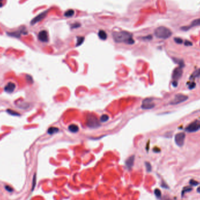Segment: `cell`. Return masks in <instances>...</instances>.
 I'll return each mask as SVG.
<instances>
[{
    "label": "cell",
    "instance_id": "obj_1",
    "mask_svg": "<svg viewBox=\"0 0 200 200\" xmlns=\"http://www.w3.org/2000/svg\"><path fill=\"white\" fill-rule=\"evenodd\" d=\"M114 40L117 43L124 42L126 44L133 45L135 41L133 39V35L126 31L115 32L112 33Z\"/></svg>",
    "mask_w": 200,
    "mask_h": 200
},
{
    "label": "cell",
    "instance_id": "obj_2",
    "mask_svg": "<svg viewBox=\"0 0 200 200\" xmlns=\"http://www.w3.org/2000/svg\"><path fill=\"white\" fill-rule=\"evenodd\" d=\"M154 35L160 39H168L172 35V32L170 29L165 26H159L154 30Z\"/></svg>",
    "mask_w": 200,
    "mask_h": 200
},
{
    "label": "cell",
    "instance_id": "obj_3",
    "mask_svg": "<svg viewBox=\"0 0 200 200\" xmlns=\"http://www.w3.org/2000/svg\"><path fill=\"white\" fill-rule=\"evenodd\" d=\"M86 125L90 128H97L100 126V123L95 115L88 114L86 117Z\"/></svg>",
    "mask_w": 200,
    "mask_h": 200
},
{
    "label": "cell",
    "instance_id": "obj_4",
    "mask_svg": "<svg viewBox=\"0 0 200 200\" xmlns=\"http://www.w3.org/2000/svg\"><path fill=\"white\" fill-rule=\"evenodd\" d=\"M200 129V120H195V121L190 123L186 128L185 130L189 133H193L197 132Z\"/></svg>",
    "mask_w": 200,
    "mask_h": 200
},
{
    "label": "cell",
    "instance_id": "obj_5",
    "mask_svg": "<svg viewBox=\"0 0 200 200\" xmlns=\"http://www.w3.org/2000/svg\"><path fill=\"white\" fill-rule=\"evenodd\" d=\"M188 98V97L183 94H177L174 97V99L170 103L171 105H177L179 104L186 101Z\"/></svg>",
    "mask_w": 200,
    "mask_h": 200
},
{
    "label": "cell",
    "instance_id": "obj_6",
    "mask_svg": "<svg viewBox=\"0 0 200 200\" xmlns=\"http://www.w3.org/2000/svg\"><path fill=\"white\" fill-rule=\"evenodd\" d=\"M185 139V134L183 132H180V133L176 134L174 138L175 142L176 145L179 147H182L184 143Z\"/></svg>",
    "mask_w": 200,
    "mask_h": 200
},
{
    "label": "cell",
    "instance_id": "obj_7",
    "mask_svg": "<svg viewBox=\"0 0 200 200\" xmlns=\"http://www.w3.org/2000/svg\"><path fill=\"white\" fill-rule=\"evenodd\" d=\"M155 105L153 103V99L151 98H148L143 100L142 104V108L143 110H150L153 108Z\"/></svg>",
    "mask_w": 200,
    "mask_h": 200
},
{
    "label": "cell",
    "instance_id": "obj_8",
    "mask_svg": "<svg viewBox=\"0 0 200 200\" xmlns=\"http://www.w3.org/2000/svg\"><path fill=\"white\" fill-rule=\"evenodd\" d=\"M182 68L183 67L179 66L177 67V68H176L173 70V74H172V78L174 81H177L181 78V76H182L183 74Z\"/></svg>",
    "mask_w": 200,
    "mask_h": 200
},
{
    "label": "cell",
    "instance_id": "obj_9",
    "mask_svg": "<svg viewBox=\"0 0 200 200\" xmlns=\"http://www.w3.org/2000/svg\"><path fill=\"white\" fill-rule=\"evenodd\" d=\"M48 10L47 11H45L42 12L39 14V15H38V16H36L35 18H34L32 20L31 22H30V23H31V25H35L36 24V23H37L38 22H39L41 21L42 20L44 19V18L46 17L47 14L48 13Z\"/></svg>",
    "mask_w": 200,
    "mask_h": 200
},
{
    "label": "cell",
    "instance_id": "obj_10",
    "mask_svg": "<svg viewBox=\"0 0 200 200\" xmlns=\"http://www.w3.org/2000/svg\"><path fill=\"white\" fill-rule=\"evenodd\" d=\"M38 39L42 42H48L49 41L48 32L45 30H42L40 31L39 34H38Z\"/></svg>",
    "mask_w": 200,
    "mask_h": 200
},
{
    "label": "cell",
    "instance_id": "obj_11",
    "mask_svg": "<svg viewBox=\"0 0 200 200\" xmlns=\"http://www.w3.org/2000/svg\"><path fill=\"white\" fill-rule=\"evenodd\" d=\"M16 85L15 84L12 82L8 83L7 84L5 85L4 90L5 92H8V93H12L14 91V90H15Z\"/></svg>",
    "mask_w": 200,
    "mask_h": 200
},
{
    "label": "cell",
    "instance_id": "obj_12",
    "mask_svg": "<svg viewBox=\"0 0 200 200\" xmlns=\"http://www.w3.org/2000/svg\"><path fill=\"white\" fill-rule=\"evenodd\" d=\"M197 26H200V18H198V19H194V21H192L191 22V25H190V26H188L187 27L184 26V27H182L181 29L183 30H187V29H188L192 28V27Z\"/></svg>",
    "mask_w": 200,
    "mask_h": 200
},
{
    "label": "cell",
    "instance_id": "obj_13",
    "mask_svg": "<svg viewBox=\"0 0 200 200\" xmlns=\"http://www.w3.org/2000/svg\"><path fill=\"white\" fill-rule=\"evenodd\" d=\"M134 161H135V156H131L130 157H129L126 160V162H125V164H126V166H127V167L129 169L131 168L134 165Z\"/></svg>",
    "mask_w": 200,
    "mask_h": 200
},
{
    "label": "cell",
    "instance_id": "obj_14",
    "mask_svg": "<svg viewBox=\"0 0 200 200\" xmlns=\"http://www.w3.org/2000/svg\"><path fill=\"white\" fill-rule=\"evenodd\" d=\"M98 35L99 39L103 40V41L106 40L107 39V37H108L106 32L103 30H99L98 33Z\"/></svg>",
    "mask_w": 200,
    "mask_h": 200
},
{
    "label": "cell",
    "instance_id": "obj_15",
    "mask_svg": "<svg viewBox=\"0 0 200 200\" xmlns=\"http://www.w3.org/2000/svg\"><path fill=\"white\" fill-rule=\"evenodd\" d=\"M69 130H70L71 132L72 133H77V132L79 131V127H78L77 125H76L75 124H72L69 126Z\"/></svg>",
    "mask_w": 200,
    "mask_h": 200
},
{
    "label": "cell",
    "instance_id": "obj_16",
    "mask_svg": "<svg viewBox=\"0 0 200 200\" xmlns=\"http://www.w3.org/2000/svg\"><path fill=\"white\" fill-rule=\"evenodd\" d=\"M59 128H56V127H50L49 128L48 130V133L49 135H53L54 134H56L57 132H59Z\"/></svg>",
    "mask_w": 200,
    "mask_h": 200
},
{
    "label": "cell",
    "instance_id": "obj_17",
    "mask_svg": "<svg viewBox=\"0 0 200 200\" xmlns=\"http://www.w3.org/2000/svg\"><path fill=\"white\" fill-rule=\"evenodd\" d=\"M74 13H75L74 11L73 10H72V9H71V10H67V11L65 12L64 16L66 17H72V16H73L74 15Z\"/></svg>",
    "mask_w": 200,
    "mask_h": 200
},
{
    "label": "cell",
    "instance_id": "obj_18",
    "mask_svg": "<svg viewBox=\"0 0 200 200\" xmlns=\"http://www.w3.org/2000/svg\"><path fill=\"white\" fill-rule=\"evenodd\" d=\"M173 60L176 63L179 64L180 67H183L184 66V61L183 60L177 59V58H173Z\"/></svg>",
    "mask_w": 200,
    "mask_h": 200
},
{
    "label": "cell",
    "instance_id": "obj_19",
    "mask_svg": "<svg viewBox=\"0 0 200 200\" xmlns=\"http://www.w3.org/2000/svg\"><path fill=\"white\" fill-rule=\"evenodd\" d=\"M84 41V38L83 37V36H79V37H77L76 46H79L80 45H81L83 43Z\"/></svg>",
    "mask_w": 200,
    "mask_h": 200
},
{
    "label": "cell",
    "instance_id": "obj_20",
    "mask_svg": "<svg viewBox=\"0 0 200 200\" xmlns=\"http://www.w3.org/2000/svg\"><path fill=\"white\" fill-rule=\"evenodd\" d=\"M199 76H200V69L197 70L193 73V74L191 76V79H195V78L199 77Z\"/></svg>",
    "mask_w": 200,
    "mask_h": 200
},
{
    "label": "cell",
    "instance_id": "obj_21",
    "mask_svg": "<svg viewBox=\"0 0 200 200\" xmlns=\"http://www.w3.org/2000/svg\"><path fill=\"white\" fill-rule=\"evenodd\" d=\"M109 119V117L108 115H106V114H104V115H101V118H100V121L102 122H107V121H108Z\"/></svg>",
    "mask_w": 200,
    "mask_h": 200
},
{
    "label": "cell",
    "instance_id": "obj_22",
    "mask_svg": "<svg viewBox=\"0 0 200 200\" xmlns=\"http://www.w3.org/2000/svg\"><path fill=\"white\" fill-rule=\"evenodd\" d=\"M154 194H155L156 197L158 198H160L161 196V192L160 190H159V189H155V190H154Z\"/></svg>",
    "mask_w": 200,
    "mask_h": 200
},
{
    "label": "cell",
    "instance_id": "obj_23",
    "mask_svg": "<svg viewBox=\"0 0 200 200\" xmlns=\"http://www.w3.org/2000/svg\"><path fill=\"white\" fill-rule=\"evenodd\" d=\"M145 165H146L147 171H148V172H150L151 170H152V166H151V164L149 163L146 162L145 163Z\"/></svg>",
    "mask_w": 200,
    "mask_h": 200
},
{
    "label": "cell",
    "instance_id": "obj_24",
    "mask_svg": "<svg viewBox=\"0 0 200 200\" xmlns=\"http://www.w3.org/2000/svg\"><path fill=\"white\" fill-rule=\"evenodd\" d=\"M174 40L175 41V42L178 43V44H181V43H183V39L180 38H175Z\"/></svg>",
    "mask_w": 200,
    "mask_h": 200
},
{
    "label": "cell",
    "instance_id": "obj_25",
    "mask_svg": "<svg viewBox=\"0 0 200 200\" xmlns=\"http://www.w3.org/2000/svg\"><path fill=\"white\" fill-rule=\"evenodd\" d=\"M191 190H192V188H191V187H185V188L183 189V191H182L183 195L184 194V192H189V191H190Z\"/></svg>",
    "mask_w": 200,
    "mask_h": 200
},
{
    "label": "cell",
    "instance_id": "obj_26",
    "mask_svg": "<svg viewBox=\"0 0 200 200\" xmlns=\"http://www.w3.org/2000/svg\"><path fill=\"white\" fill-rule=\"evenodd\" d=\"M36 174H35V175L34 176V179H33V185H32V191L34 190L35 188V186L36 185Z\"/></svg>",
    "mask_w": 200,
    "mask_h": 200
},
{
    "label": "cell",
    "instance_id": "obj_27",
    "mask_svg": "<svg viewBox=\"0 0 200 200\" xmlns=\"http://www.w3.org/2000/svg\"><path fill=\"white\" fill-rule=\"evenodd\" d=\"M81 26V25L80 24V23H74V24H73L72 25V28H73V29H75V28H79L80 26Z\"/></svg>",
    "mask_w": 200,
    "mask_h": 200
},
{
    "label": "cell",
    "instance_id": "obj_28",
    "mask_svg": "<svg viewBox=\"0 0 200 200\" xmlns=\"http://www.w3.org/2000/svg\"><path fill=\"white\" fill-rule=\"evenodd\" d=\"M5 188V190H6L7 191H8V192H12V191H13V188H11L10 186H8V185H6Z\"/></svg>",
    "mask_w": 200,
    "mask_h": 200
},
{
    "label": "cell",
    "instance_id": "obj_29",
    "mask_svg": "<svg viewBox=\"0 0 200 200\" xmlns=\"http://www.w3.org/2000/svg\"><path fill=\"white\" fill-rule=\"evenodd\" d=\"M8 113L10 114H11V115H19V114H18L17 112H15V111H11L10 110H8Z\"/></svg>",
    "mask_w": 200,
    "mask_h": 200
},
{
    "label": "cell",
    "instance_id": "obj_30",
    "mask_svg": "<svg viewBox=\"0 0 200 200\" xmlns=\"http://www.w3.org/2000/svg\"><path fill=\"white\" fill-rule=\"evenodd\" d=\"M190 184H191L192 185H197L198 184V183L197 182V181H196L195 180H191L190 181Z\"/></svg>",
    "mask_w": 200,
    "mask_h": 200
},
{
    "label": "cell",
    "instance_id": "obj_31",
    "mask_svg": "<svg viewBox=\"0 0 200 200\" xmlns=\"http://www.w3.org/2000/svg\"><path fill=\"white\" fill-rule=\"evenodd\" d=\"M184 45L185 46H192V43L191 42L188 41H186L184 43Z\"/></svg>",
    "mask_w": 200,
    "mask_h": 200
},
{
    "label": "cell",
    "instance_id": "obj_32",
    "mask_svg": "<svg viewBox=\"0 0 200 200\" xmlns=\"http://www.w3.org/2000/svg\"><path fill=\"white\" fill-rule=\"evenodd\" d=\"M195 87V83H191L190 84V85H189V88H190V89H193Z\"/></svg>",
    "mask_w": 200,
    "mask_h": 200
},
{
    "label": "cell",
    "instance_id": "obj_33",
    "mask_svg": "<svg viewBox=\"0 0 200 200\" xmlns=\"http://www.w3.org/2000/svg\"><path fill=\"white\" fill-rule=\"evenodd\" d=\"M172 85H173V86H174V87H177V85H178V82H177V81H174V80H173V82H172Z\"/></svg>",
    "mask_w": 200,
    "mask_h": 200
},
{
    "label": "cell",
    "instance_id": "obj_34",
    "mask_svg": "<svg viewBox=\"0 0 200 200\" xmlns=\"http://www.w3.org/2000/svg\"><path fill=\"white\" fill-rule=\"evenodd\" d=\"M161 200H173V199H172V198H170V197H167V196H164V197H163L162 199H161Z\"/></svg>",
    "mask_w": 200,
    "mask_h": 200
},
{
    "label": "cell",
    "instance_id": "obj_35",
    "mask_svg": "<svg viewBox=\"0 0 200 200\" xmlns=\"http://www.w3.org/2000/svg\"><path fill=\"white\" fill-rule=\"evenodd\" d=\"M153 150H154L155 152H159L160 149H158L157 148H154V149H153Z\"/></svg>",
    "mask_w": 200,
    "mask_h": 200
},
{
    "label": "cell",
    "instance_id": "obj_36",
    "mask_svg": "<svg viewBox=\"0 0 200 200\" xmlns=\"http://www.w3.org/2000/svg\"><path fill=\"white\" fill-rule=\"evenodd\" d=\"M4 1V0H0V7H1L2 6H3V1Z\"/></svg>",
    "mask_w": 200,
    "mask_h": 200
},
{
    "label": "cell",
    "instance_id": "obj_37",
    "mask_svg": "<svg viewBox=\"0 0 200 200\" xmlns=\"http://www.w3.org/2000/svg\"><path fill=\"white\" fill-rule=\"evenodd\" d=\"M197 192H199V193H200V187H199L198 188H197Z\"/></svg>",
    "mask_w": 200,
    "mask_h": 200
}]
</instances>
